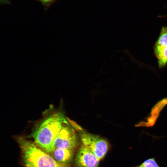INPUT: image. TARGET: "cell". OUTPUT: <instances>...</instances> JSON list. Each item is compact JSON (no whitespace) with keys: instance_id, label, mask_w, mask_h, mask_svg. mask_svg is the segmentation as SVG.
Here are the masks:
<instances>
[{"instance_id":"6da1fadb","label":"cell","mask_w":167,"mask_h":167,"mask_svg":"<svg viewBox=\"0 0 167 167\" xmlns=\"http://www.w3.org/2000/svg\"><path fill=\"white\" fill-rule=\"evenodd\" d=\"M68 122L62 111L49 109L29 136L38 147L48 154H52L55 148V139L63 125Z\"/></svg>"},{"instance_id":"7a4b0ae2","label":"cell","mask_w":167,"mask_h":167,"mask_svg":"<svg viewBox=\"0 0 167 167\" xmlns=\"http://www.w3.org/2000/svg\"><path fill=\"white\" fill-rule=\"evenodd\" d=\"M16 140L20 148L25 167H70L57 162L32 142L22 136Z\"/></svg>"},{"instance_id":"3957f363","label":"cell","mask_w":167,"mask_h":167,"mask_svg":"<svg viewBox=\"0 0 167 167\" xmlns=\"http://www.w3.org/2000/svg\"><path fill=\"white\" fill-rule=\"evenodd\" d=\"M75 129L79 132L82 144L91 150L99 160L104 158L108 149L107 142L98 135L84 131L78 125Z\"/></svg>"},{"instance_id":"277c9868","label":"cell","mask_w":167,"mask_h":167,"mask_svg":"<svg viewBox=\"0 0 167 167\" xmlns=\"http://www.w3.org/2000/svg\"><path fill=\"white\" fill-rule=\"evenodd\" d=\"M78 138L75 129L68 122L64 123L56 137L55 148L74 150L78 145Z\"/></svg>"},{"instance_id":"5b68a950","label":"cell","mask_w":167,"mask_h":167,"mask_svg":"<svg viewBox=\"0 0 167 167\" xmlns=\"http://www.w3.org/2000/svg\"><path fill=\"white\" fill-rule=\"evenodd\" d=\"M159 68L167 65V27H163L153 47Z\"/></svg>"},{"instance_id":"8992f818","label":"cell","mask_w":167,"mask_h":167,"mask_svg":"<svg viewBox=\"0 0 167 167\" xmlns=\"http://www.w3.org/2000/svg\"><path fill=\"white\" fill-rule=\"evenodd\" d=\"M100 161L91 150L82 144L75 158V163L79 167H98Z\"/></svg>"},{"instance_id":"52a82bcc","label":"cell","mask_w":167,"mask_h":167,"mask_svg":"<svg viewBox=\"0 0 167 167\" xmlns=\"http://www.w3.org/2000/svg\"><path fill=\"white\" fill-rule=\"evenodd\" d=\"M52 154L57 162L68 165L73 159L74 152V150L55 148Z\"/></svg>"},{"instance_id":"ba28073f","label":"cell","mask_w":167,"mask_h":167,"mask_svg":"<svg viewBox=\"0 0 167 167\" xmlns=\"http://www.w3.org/2000/svg\"><path fill=\"white\" fill-rule=\"evenodd\" d=\"M140 165L142 167H160L153 157L146 160Z\"/></svg>"},{"instance_id":"9c48e42d","label":"cell","mask_w":167,"mask_h":167,"mask_svg":"<svg viewBox=\"0 0 167 167\" xmlns=\"http://www.w3.org/2000/svg\"><path fill=\"white\" fill-rule=\"evenodd\" d=\"M41 2L44 4H47L53 1L54 0H39Z\"/></svg>"},{"instance_id":"30bf717a","label":"cell","mask_w":167,"mask_h":167,"mask_svg":"<svg viewBox=\"0 0 167 167\" xmlns=\"http://www.w3.org/2000/svg\"><path fill=\"white\" fill-rule=\"evenodd\" d=\"M142 167L140 165H139V166H136V167Z\"/></svg>"}]
</instances>
